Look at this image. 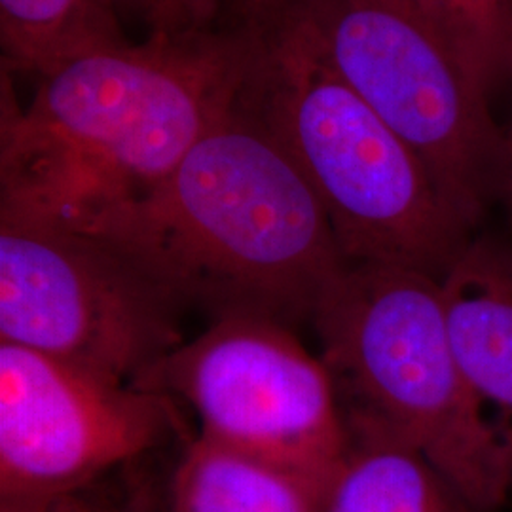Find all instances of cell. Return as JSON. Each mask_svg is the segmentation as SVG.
Here are the masks:
<instances>
[{
    "instance_id": "cell-2",
    "label": "cell",
    "mask_w": 512,
    "mask_h": 512,
    "mask_svg": "<svg viewBox=\"0 0 512 512\" xmlns=\"http://www.w3.org/2000/svg\"><path fill=\"white\" fill-rule=\"evenodd\" d=\"M82 234L213 321L311 323L349 266L302 171L238 101L150 194Z\"/></svg>"
},
{
    "instance_id": "cell-6",
    "label": "cell",
    "mask_w": 512,
    "mask_h": 512,
    "mask_svg": "<svg viewBox=\"0 0 512 512\" xmlns=\"http://www.w3.org/2000/svg\"><path fill=\"white\" fill-rule=\"evenodd\" d=\"M181 313L107 241L0 213V342L135 385L183 344Z\"/></svg>"
},
{
    "instance_id": "cell-9",
    "label": "cell",
    "mask_w": 512,
    "mask_h": 512,
    "mask_svg": "<svg viewBox=\"0 0 512 512\" xmlns=\"http://www.w3.org/2000/svg\"><path fill=\"white\" fill-rule=\"evenodd\" d=\"M448 338L484 404L512 416V241L475 232L439 279Z\"/></svg>"
},
{
    "instance_id": "cell-3",
    "label": "cell",
    "mask_w": 512,
    "mask_h": 512,
    "mask_svg": "<svg viewBox=\"0 0 512 512\" xmlns=\"http://www.w3.org/2000/svg\"><path fill=\"white\" fill-rule=\"evenodd\" d=\"M245 29L238 109L293 158L348 264L439 281L475 232L444 202L414 150L332 69L287 4Z\"/></svg>"
},
{
    "instance_id": "cell-10",
    "label": "cell",
    "mask_w": 512,
    "mask_h": 512,
    "mask_svg": "<svg viewBox=\"0 0 512 512\" xmlns=\"http://www.w3.org/2000/svg\"><path fill=\"white\" fill-rule=\"evenodd\" d=\"M349 448L323 495V512H476L403 440L346 421Z\"/></svg>"
},
{
    "instance_id": "cell-13",
    "label": "cell",
    "mask_w": 512,
    "mask_h": 512,
    "mask_svg": "<svg viewBox=\"0 0 512 512\" xmlns=\"http://www.w3.org/2000/svg\"><path fill=\"white\" fill-rule=\"evenodd\" d=\"M414 2L488 97L511 80L512 0Z\"/></svg>"
},
{
    "instance_id": "cell-14",
    "label": "cell",
    "mask_w": 512,
    "mask_h": 512,
    "mask_svg": "<svg viewBox=\"0 0 512 512\" xmlns=\"http://www.w3.org/2000/svg\"><path fill=\"white\" fill-rule=\"evenodd\" d=\"M285 0H179L177 29L179 31H222L241 29L272 14Z\"/></svg>"
},
{
    "instance_id": "cell-4",
    "label": "cell",
    "mask_w": 512,
    "mask_h": 512,
    "mask_svg": "<svg viewBox=\"0 0 512 512\" xmlns=\"http://www.w3.org/2000/svg\"><path fill=\"white\" fill-rule=\"evenodd\" d=\"M311 327L346 421L416 448L476 512H497L512 490V427L494 423L450 344L439 281L351 264Z\"/></svg>"
},
{
    "instance_id": "cell-12",
    "label": "cell",
    "mask_w": 512,
    "mask_h": 512,
    "mask_svg": "<svg viewBox=\"0 0 512 512\" xmlns=\"http://www.w3.org/2000/svg\"><path fill=\"white\" fill-rule=\"evenodd\" d=\"M114 38L122 35L101 0H0L2 73L38 76Z\"/></svg>"
},
{
    "instance_id": "cell-17",
    "label": "cell",
    "mask_w": 512,
    "mask_h": 512,
    "mask_svg": "<svg viewBox=\"0 0 512 512\" xmlns=\"http://www.w3.org/2000/svg\"><path fill=\"white\" fill-rule=\"evenodd\" d=\"M110 512H167L165 488L158 490L148 482L137 484L131 488V492L112 505Z\"/></svg>"
},
{
    "instance_id": "cell-1",
    "label": "cell",
    "mask_w": 512,
    "mask_h": 512,
    "mask_svg": "<svg viewBox=\"0 0 512 512\" xmlns=\"http://www.w3.org/2000/svg\"><path fill=\"white\" fill-rule=\"evenodd\" d=\"M247 29L99 42L38 74L21 105L2 73L0 213L86 232L150 194L228 116Z\"/></svg>"
},
{
    "instance_id": "cell-18",
    "label": "cell",
    "mask_w": 512,
    "mask_h": 512,
    "mask_svg": "<svg viewBox=\"0 0 512 512\" xmlns=\"http://www.w3.org/2000/svg\"><path fill=\"white\" fill-rule=\"evenodd\" d=\"M497 202L505 207V213L512 224V114L507 128L503 129V167H501V184H499Z\"/></svg>"
},
{
    "instance_id": "cell-5",
    "label": "cell",
    "mask_w": 512,
    "mask_h": 512,
    "mask_svg": "<svg viewBox=\"0 0 512 512\" xmlns=\"http://www.w3.org/2000/svg\"><path fill=\"white\" fill-rule=\"evenodd\" d=\"M349 88L429 171L461 222L480 230L499 198L503 129L490 97L414 0H285Z\"/></svg>"
},
{
    "instance_id": "cell-15",
    "label": "cell",
    "mask_w": 512,
    "mask_h": 512,
    "mask_svg": "<svg viewBox=\"0 0 512 512\" xmlns=\"http://www.w3.org/2000/svg\"><path fill=\"white\" fill-rule=\"evenodd\" d=\"M112 505L93 497L92 488L69 494L0 497V512H110Z\"/></svg>"
},
{
    "instance_id": "cell-7",
    "label": "cell",
    "mask_w": 512,
    "mask_h": 512,
    "mask_svg": "<svg viewBox=\"0 0 512 512\" xmlns=\"http://www.w3.org/2000/svg\"><path fill=\"white\" fill-rule=\"evenodd\" d=\"M135 385L188 404L203 439L323 488L348 454V425L329 368L293 327L274 319H215Z\"/></svg>"
},
{
    "instance_id": "cell-16",
    "label": "cell",
    "mask_w": 512,
    "mask_h": 512,
    "mask_svg": "<svg viewBox=\"0 0 512 512\" xmlns=\"http://www.w3.org/2000/svg\"><path fill=\"white\" fill-rule=\"evenodd\" d=\"M114 18L120 14L137 16L150 27V33L177 31V4L179 0H101Z\"/></svg>"
},
{
    "instance_id": "cell-11",
    "label": "cell",
    "mask_w": 512,
    "mask_h": 512,
    "mask_svg": "<svg viewBox=\"0 0 512 512\" xmlns=\"http://www.w3.org/2000/svg\"><path fill=\"white\" fill-rule=\"evenodd\" d=\"M323 486L196 437L165 486L167 512H323Z\"/></svg>"
},
{
    "instance_id": "cell-8",
    "label": "cell",
    "mask_w": 512,
    "mask_h": 512,
    "mask_svg": "<svg viewBox=\"0 0 512 512\" xmlns=\"http://www.w3.org/2000/svg\"><path fill=\"white\" fill-rule=\"evenodd\" d=\"M173 429L162 393L0 342V497L90 490Z\"/></svg>"
}]
</instances>
